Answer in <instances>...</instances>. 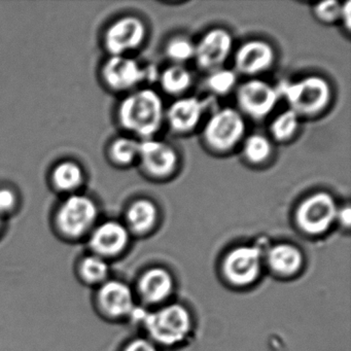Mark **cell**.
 Instances as JSON below:
<instances>
[{
  "mask_svg": "<svg viewBox=\"0 0 351 351\" xmlns=\"http://www.w3.org/2000/svg\"><path fill=\"white\" fill-rule=\"evenodd\" d=\"M118 119L125 130L141 141L154 138L165 121L163 100L153 89L132 92L119 106Z\"/></svg>",
  "mask_w": 351,
  "mask_h": 351,
  "instance_id": "6da1fadb",
  "label": "cell"
},
{
  "mask_svg": "<svg viewBox=\"0 0 351 351\" xmlns=\"http://www.w3.org/2000/svg\"><path fill=\"white\" fill-rule=\"evenodd\" d=\"M289 110L300 118H312L322 114L330 106L332 89L322 75H310L293 82H285L277 88Z\"/></svg>",
  "mask_w": 351,
  "mask_h": 351,
  "instance_id": "7a4b0ae2",
  "label": "cell"
},
{
  "mask_svg": "<svg viewBox=\"0 0 351 351\" xmlns=\"http://www.w3.org/2000/svg\"><path fill=\"white\" fill-rule=\"evenodd\" d=\"M246 124L238 110L223 108L211 114L203 129V141L215 153H229L243 141Z\"/></svg>",
  "mask_w": 351,
  "mask_h": 351,
  "instance_id": "3957f363",
  "label": "cell"
},
{
  "mask_svg": "<svg viewBox=\"0 0 351 351\" xmlns=\"http://www.w3.org/2000/svg\"><path fill=\"white\" fill-rule=\"evenodd\" d=\"M338 204L332 194L317 191L306 196L298 204L295 221L304 233L320 235L326 233L336 221Z\"/></svg>",
  "mask_w": 351,
  "mask_h": 351,
  "instance_id": "277c9868",
  "label": "cell"
},
{
  "mask_svg": "<svg viewBox=\"0 0 351 351\" xmlns=\"http://www.w3.org/2000/svg\"><path fill=\"white\" fill-rule=\"evenodd\" d=\"M192 326L191 315L180 305H170L149 314L145 326L152 338L163 345H174L182 342Z\"/></svg>",
  "mask_w": 351,
  "mask_h": 351,
  "instance_id": "5b68a950",
  "label": "cell"
},
{
  "mask_svg": "<svg viewBox=\"0 0 351 351\" xmlns=\"http://www.w3.org/2000/svg\"><path fill=\"white\" fill-rule=\"evenodd\" d=\"M280 99L278 89L263 80H248L236 90L239 112L254 120H263L272 114Z\"/></svg>",
  "mask_w": 351,
  "mask_h": 351,
  "instance_id": "8992f818",
  "label": "cell"
},
{
  "mask_svg": "<svg viewBox=\"0 0 351 351\" xmlns=\"http://www.w3.org/2000/svg\"><path fill=\"white\" fill-rule=\"evenodd\" d=\"M147 36V25L143 19L136 16H124L106 29L104 45L112 56H127L143 46Z\"/></svg>",
  "mask_w": 351,
  "mask_h": 351,
  "instance_id": "52a82bcc",
  "label": "cell"
},
{
  "mask_svg": "<svg viewBox=\"0 0 351 351\" xmlns=\"http://www.w3.org/2000/svg\"><path fill=\"white\" fill-rule=\"evenodd\" d=\"M234 40L225 28H213L195 44V56L199 69L211 71L223 67L233 52Z\"/></svg>",
  "mask_w": 351,
  "mask_h": 351,
  "instance_id": "ba28073f",
  "label": "cell"
},
{
  "mask_svg": "<svg viewBox=\"0 0 351 351\" xmlns=\"http://www.w3.org/2000/svg\"><path fill=\"white\" fill-rule=\"evenodd\" d=\"M137 161L145 174L156 180H164L176 171L180 157L169 143L151 138L139 143Z\"/></svg>",
  "mask_w": 351,
  "mask_h": 351,
  "instance_id": "9c48e42d",
  "label": "cell"
},
{
  "mask_svg": "<svg viewBox=\"0 0 351 351\" xmlns=\"http://www.w3.org/2000/svg\"><path fill=\"white\" fill-rule=\"evenodd\" d=\"M97 217V206L90 197L73 195L59 207L57 221L67 235L77 237L85 233Z\"/></svg>",
  "mask_w": 351,
  "mask_h": 351,
  "instance_id": "30bf717a",
  "label": "cell"
},
{
  "mask_svg": "<svg viewBox=\"0 0 351 351\" xmlns=\"http://www.w3.org/2000/svg\"><path fill=\"white\" fill-rule=\"evenodd\" d=\"M275 61V49L270 43L263 40H250L243 43L234 56L236 73L252 77L270 71Z\"/></svg>",
  "mask_w": 351,
  "mask_h": 351,
  "instance_id": "8fae6325",
  "label": "cell"
},
{
  "mask_svg": "<svg viewBox=\"0 0 351 351\" xmlns=\"http://www.w3.org/2000/svg\"><path fill=\"white\" fill-rule=\"evenodd\" d=\"M102 77L110 89L131 91L145 80V71L135 59L128 56H110L102 67Z\"/></svg>",
  "mask_w": 351,
  "mask_h": 351,
  "instance_id": "7c38bea8",
  "label": "cell"
},
{
  "mask_svg": "<svg viewBox=\"0 0 351 351\" xmlns=\"http://www.w3.org/2000/svg\"><path fill=\"white\" fill-rule=\"evenodd\" d=\"M262 254L254 246H240L230 252L223 264L226 276L236 285H248L260 275Z\"/></svg>",
  "mask_w": 351,
  "mask_h": 351,
  "instance_id": "4fadbf2b",
  "label": "cell"
},
{
  "mask_svg": "<svg viewBox=\"0 0 351 351\" xmlns=\"http://www.w3.org/2000/svg\"><path fill=\"white\" fill-rule=\"evenodd\" d=\"M207 102L196 96L182 97L165 110V121L176 134H189L200 125Z\"/></svg>",
  "mask_w": 351,
  "mask_h": 351,
  "instance_id": "5bb4252c",
  "label": "cell"
},
{
  "mask_svg": "<svg viewBox=\"0 0 351 351\" xmlns=\"http://www.w3.org/2000/svg\"><path fill=\"white\" fill-rule=\"evenodd\" d=\"M128 242V229L114 221H106L100 225L91 237L92 247L106 256L118 254L126 247Z\"/></svg>",
  "mask_w": 351,
  "mask_h": 351,
  "instance_id": "9a60e30c",
  "label": "cell"
},
{
  "mask_svg": "<svg viewBox=\"0 0 351 351\" xmlns=\"http://www.w3.org/2000/svg\"><path fill=\"white\" fill-rule=\"evenodd\" d=\"M99 299L106 312L114 316L131 313L134 308L130 289L119 281H110L100 289Z\"/></svg>",
  "mask_w": 351,
  "mask_h": 351,
  "instance_id": "2e32d148",
  "label": "cell"
},
{
  "mask_svg": "<svg viewBox=\"0 0 351 351\" xmlns=\"http://www.w3.org/2000/svg\"><path fill=\"white\" fill-rule=\"evenodd\" d=\"M173 289V280L168 271L154 268L147 271L139 282L143 299L149 303H160L169 297Z\"/></svg>",
  "mask_w": 351,
  "mask_h": 351,
  "instance_id": "e0dca14e",
  "label": "cell"
},
{
  "mask_svg": "<svg viewBox=\"0 0 351 351\" xmlns=\"http://www.w3.org/2000/svg\"><path fill=\"white\" fill-rule=\"evenodd\" d=\"M159 219V209L151 199L141 198L129 205L127 225L135 233L145 234L154 229Z\"/></svg>",
  "mask_w": 351,
  "mask_h": 351,
  "instance_id": "ac0fdd59",
  "label": "cell"
},
{
  "mask_svg": "<svg viewBox=\"0 0 351 351\" xmlns=\"http://www.w3.org/2000/svg\"><path fill=\"white\" fill-rule=\"evenodd\" d=\"M271 268L281 275L297 273L303 265V256L299 248L291 244H278L268 254Z\"/></svg>",
  "mask_w": 351,
  "mask_h": 351,
  "instance_id": "d6986e66",
  "label": "cell"
},
{
  "mask_svg": "<svg viewBox=\"0 0 351 351\" xmlns=\"http://www.w3.org/2000/svg\"><path fill=\"white\" fill-rule=\"evenodd\" d=\"M192 84V73L184 65H170L160 75V86L168 95H182Z\"/></svg>",
  "mask_w": 351,
  "mask_h": 351,
  "instance_id": "ffe728a7",
  "label": "cell"
},
{
  "mask_svg": "<svg viewBox=\"0 0 351 351\" xmlns=\"http://www.w3.org/2000/svg\"><path fill=\"white\" fill-rule=\"evenodd\" d=\"M242 154L244 159L252 165H264L272 157V141L265 135L254 133L242 141Z\"/></svg>",
  "mask_w": 351,
  "mask_h": 351,
  "instance_id": "44dd1931",
  "label": "cell"
},
{
  "mask_svg": "<svg viewBox=\"0 0 351 351\" xmlns=\"http://www.w3.org/2000/svg\"><path fill=\"white\" fill-rule=\"evenodd\" d=\"M52 180L55 188L59 191L73 192L83 182L84 172L81 166L75 162H62L53 170Z\"/></svg>",
  "mask_w": 351,
  "mask_h": 351,
  "instance_id": "7402d4cb",
  "label": "cell"
},
{
  "mask_svg": "<svg viewBox=\"0 0 351 351\" xmlns=\"http://www.w3.org/2000/svg\"><path fill=\"white\" fill-rule=\"evenodd\" d=\"M300 118L295 112L287 108L273 119L270 125V134L277 143H287L297 134L300 128Z\"/></svg>",
  "mask_w": 351,
  "mask_h": 351,
  "instance_id": "603a6c76",
  "label": "cell"
},
{
  "mask_svg": "<svg viewBox=\"0 0 351 351\" xmlns=\"http://www.w3.org/2000/svg\"><path fill=\"white\" fill-rule=\"evenodd\" d=\"M139 143L131 137H119L112 141L110 156L117 165L129 166L138 159Z\"/></svg>",
  "mask_w": 351,
  "mask_h": 351,
  "instance_id": "cb8c5ba5",
  "label": "cell"
},
{
  "mask_svg": "<svg viewBox=\"0 0 351 351\" xmlns=\"http://www.w3.org/2000/svg\"><path fill=\"white\" fill-rule=\"evenodd\" d=\"M164 53L173 64L184 65L194 59L195 43L186 36H174L168 40Z\"/></svg>",
  "mask_w": 351,
  "mask_h": 351,
  "instance_id": "d4e9b609",
  "label": "cell"
},
{
  "mask_svg": "<svg viewBox=\"0 0 351 351\" xmlns=\"http://www.w3.org/2000/svg\"><path fill=\"white\" fill-rule=\"evenodd\" d=\"M237 85V73L232 69H221L211 71L206 79V86L211 93L225 96L231 93Z\"/></svg>",
  "mask_w": 351,
  "mask_h": 351,
  "instance_id": "484cf974",
  "label": "cell"
},
{
  "mask_svg": "<svg viewBox=\"0 0 351 351\" xmlns=\"http://www.w3.org/2000/svg\"><path fill=\"white\" fill-rule=\"evenodd\" d=\"M342 3L335 0L316 3L313 7V14L316 19L322 23L330 25L340 21Z\"/></svg>",
  "mask_w": 351,
  "mask_h": 351,
  "instance_id": "4316f807",
  "label": "cell"
},
{
  "mask_svg": "<svg viewBox=\"0 0 351 351\" xmlns=\"http://www.w3.org/2000/svg\"><path fill=\"white\" fill-rule=\"evenodd\" d=\"M82 272L89 281H100L106 278L108 267L102 258L98 256H90L86 258L82 265Z\"/></svg>",
  "mask_w": 351,
  "mask_h": 351,
  "instance_id": "83f0119b",
  "label": "cell"
},
{
  "mask_svg": "<svg viewBox=\"0 0 351 351\" xmlns=\"http://www.w3.org/2000/svg\"><path fill=\"white\" fill-rule=\"evenodd\" d=\"M17 197L10 189H0V215L9 213L15 207Z\"/></svg>",
  "mask_w": 351,
  "mask_h": 351,
  "instance_id": "f1b7e54d",
  "label": "cell"
},
{
  "mask_svg": "<svg viewBox=\"0 0 351 351\" xmlns=\"http://www.w3.org/2000/svg\"><path fill=\"white\" fill-rule=\"evenodd\" d=\"M124 351H157L156 347L152 344L149 341L139 339V340L133 341Z\"/></svg>",
  "mask_w": 351,
  "mask_h": 351,
  "instance_id": "f546056e",
  "label": "cell"
},
{
  "mask_svg": "<svg viewBox=\"0 0 351 351\" xmlns=\"http://www.w3.org/2000/svg\"><path fill=\"white\" fill-rule=\"evenodd\" d=\"M336 221H338L343 227L349 228L351 223V210L348 204L343 207H339Z\"/></svg>",
  "mask_w": 351,
  "mask_h": 351,
  "instance_id": "4dcf8cb0",
  "label": "cell"
},
{
  "mask_svg": "<svg viewBox=\"0 0 351 351\" xmlns=\"http://www.w3.org/2000/svg\"><path fill=\"white\" fill-rule=\"evenodd\" d=\"M340 21L342 22L344 27L346 28L347 32H350L351 29V3L346 1L342 3V10H341Z\"/></svg>",
  "mask_w": 351,
  "mask_h": 351,
  "instance_id": "1f68e13d",
  "label": "cell"
},
{
  "mask_svg": "<svg viewBox=\"0 0 351 351\" xmlns=\"http://www.w3.org/2000/svg\"><path fill=\"white\" fill-rule=\"evenodd\" d=\"M0 226H1V219H0Z\"/></svg>",
  "mask_w": 351,
  "mask_h": 351,
  "instance_id": "d6a6232c",
  "label": "cell"
}]
</instances>
